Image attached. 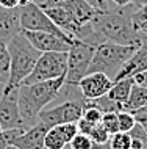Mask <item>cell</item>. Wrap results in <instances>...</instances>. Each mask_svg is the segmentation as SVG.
<instances>
[{"label": "cell", "mask_w": 147, "mask_h": 149, "mask_svg": "<svg viewBox=\"0 0 147 149\" xmlns=\"http://www.w3.org/2000/svg\"><path fill=\"white\" fill-rule=\"evenodd\" d=\"M64 79L58 77L55 80L31 83V85H19V115L22 119L23 130L30 129L39 121V113L61 94L64 86Z\"/></svg>", "instance_id": "cell-1"}, {"label": "cell", "mask_w": 147, "mask_h": 149, "mask_svg": "<svg viewBox=\"0 0 147 149\" xmlns=\"http://www.w3.org/2000/svg\"><path fill=\"white\" fill-rule=\"evenodd\" d=\"M138 3H132L127 6H121V10L108 11L99 14L92 21V27L105 41L124 44V46H141V36L135 31L132 24V14Z\"/></svg>", "instance_id": "cell-2"}, {"label": "cell", "mask_w": 147, "mask_h": 149, "mask_svg": "<svg viewBox=\"0 0 147 149\" xmlns=\"http://www.w3.org/2000/svg\"><path fill=\"white\" fill-rule=\"evenodd\" d=\"M6 47L8 54H10V79H8L6 85L19 86L27 75L33 71L42 52H39L36 47L31 46L22 31L13 36L10 42L6 44Z\"/></svg>", "instance_id": "cell-3"}, {"label": "cell", "mask_w": 147, "mask_h": 149, "mask_svg": "<svg viewBox=\"0 0 147 149\" xmlns=\"http://www.w3.org/2000/svg\"><path fill=\"white\" fill-rule=\"evenodd\" d=\"M138 47L135 46H124V44H116L110 41H103L99 46H96L92 61L88 69V74L91 72H103L110 79L117 75V72L122 69V66L133 57Z\"/></svg>", "instance_id": "cell-4"}, {"label": "cell", "mask_w": 147, "mask_h": 149, "mask_svg": "<svg viewBox=\"0 0 147 149\" xmlns=\"http://www.w3.org/2000/svg\"><path fill=\"white\" fill-rule=\"evenodd\" d=\"M67 68V52H42L38 58L33 71L25 77L21 85H31V83L55 80L66 75Z\"/></svg>", "instance_id": "cell-5"}, {"label": "cell", "mask_w": 147, "mask_h": 149, "mask_svg": "<svg viewBox=\"0 0 147 149\" xmlns=\"http://www.w3.org/2000/svg\"><path fill=\"white\" fill-rule=\"evenodd\" d=\"M94 52H96V46L80 41V39H74L72 46H70L69 52H67V68H66L64 85L77 86V83L88 74Z\"/></svg>", "instance_id": "cell-6"}, {"label": "cell", "mask_w": 147, "mask_h": 149, "mask_svg": "<svg viewBox=\"0 0 147 149\" xmlns=\"http://www.w3.org/2000/svg\"><path fill=\"white\" fill-rule=\"evenodd\" d=\"M21 8V29L22 30H28V31H46V33L57 35L64 41L72 42L74 38H70L67 33H64L58 25H55L52 22V19L44 13L41 6L38 3L31 2L25 6H19Z\"/></svg>", "instance_id": "cell-7"}, {"label": "cell", "mask_w": 147, "mask_h": 149, "mask_svg": "<svg viewBox=\"0 0 147 149\" xmlns=\"http://www.w3.org/2000/svg\"><path fill=\"white\" fill-rule=\"evenodd\" d=\"M86 100V99H85ZM85 100L83 99H67L63 104L42 110L39 113V123L46 124L47 127H55L59 124H69V123H77L81 118L83 110H85Z\"/></svg>", "instance_id": "cell-8"}, {"label": "cell", "mask_w": 147, "mask_h": 149, "mask_svg": "<svg viewBox=\"0 0 147 149\" xmlns=\"http://www.w3.org/2000/svg\"><path fill=\"white\" fill-rule=\"evenodd\" d=\"M19 86L5 85L0 97V129H22V119L19 115Z\"/></svg>", "instance_id": "cell-9"}, {"label": "cell", "mask_w": 147, "mask_h": 149, "mask_svg": "<svg viewBox=\"0 0 147 149\" xmlns=\"http://www.w3.org/2000/svg\"><path fill=\"white\" fill-rule=\"evenodd\" d=\"M113 83V79H110L103 72H91V74H86L77 83V88L86 100H92L102 97V96H106V93L111 90Z\"/></svg>", "instance_id": "cell-10"}, {"label": "cell", "mask_w": 147, "mask_h": 149, "mask_svg": "<svg viewBox=\"0 0 147 149\" xmlns=\"http://www.w3.org/2000/svg\"><path fill=\"white\" fill-rule=\"evenodd\" d=\"M22 33L27 36V39L33 47H36L39 52H69L72 42L64 41L57 35L46 33V31H28L22 30Z\"/></svg>", "instance_id": "cell-11"}, {"label": "cell", "mask_w": 147, "mask_h": 149, "mask_svg": "<svg viewBox=\"0 0 147 149\" xmlns=\"http://www.w3.org/2000/svg\"><path fill=\"white\" fill-rule=\"evenodd\" d=\"M49 127L42 123H38L30 129L23 130L17 138L13 140V146L16 149H46L44 148V136Z\"/></svg>", "instance_id": "cell-12"}, {"label": "cell", "mask_w": 147, "mask_h": 149, "mask_svg": "<svg viewBox=\"0 0 147 149\" xmlns=\"http://www.w3.org/2000/svg\"><path fill=\"white\" fill-rule=\"evenodd\" d=\"M21 8L0 6V42L8 44L10 39L21 33Z\"/></svg>", "instance_id": "cell-13"}, {"label": "cell", "mask_w": 147, "mask_h": 149, "mask_svg": "<svg viewBox=\"0 0 147 149\" xmlns=\"http://www.w3.org/2000/svg\"><path fill=\"white\" fill-rule=\"evenodd\" d=\"M59 3L69 11L70 16L74 17V21L81 27L91 24L99 14H100L97 10H94L89 3H86L85 0H66V2H59Z\"/></svg>", "instance_id": "cell-14"}, {"label": "cell", "mask_w": 147, "mask_h": 149, "mask_svg": "<svg viewBox=\"0 0 147 149\" xmlns=\"http://www.w3.org/2000/svg\"><path fill=\"white\" fill-rule=\"evenodd\" d=\"M146 107H147V86L133 83L132 90H130V96L127 99V102L124 104L122 110L136 113V111H139Z\"/></svg>", "instance_id": "cell-15"}, {"label": "cell", "mask_w": 147, "mask_h": 149, "mask_svg": "<svg viewBox=\"0 0 147 149\" xmlns=\"http://www.w3.org/2000/svg\"><path fill=\"white\" fill-rule=\"evenodd\" d=\"M133 77H128V79H122V80H117V82L113 83L111 90L106 93V97L111 99L113 102L119 104V105L124 107V104L127 102L130 96V90L133 86Z\"/></svg>", "instance_id": "cell-16"}, {"label": "cell", "mask_w": 147, "mask_h": 149, "mask_svg": "<svg viewBox=\"0 0 147 149\" xmlns=\"http://www.w3.org/2000/svg\"><path fill=\"white\" fill-rule=\"evenodd\" d=\"M67 146V141L64 140V136L59 134L58 127H50L46 132L44 136V148L46 149H64Z\"/></svg>", "instance_id": "cell-17"}, {"label": "cell", "mask_w": 147, "mask_h": 149, "mask_svg": "<svg viewBox=\"0 0 147 149\" xmlns=\"http://www.w3.org/2000/svg\"><path fill=\"white\" fill-rule=\"evenodd\" d=\"M10 79V54L5 42H0V85H6Z\"/></svg>", "instance_id": "cell-18"}, {"label": "cell", "mask_w": 147, "mask_h": 149, "mask_svg": "<svg viewBox=\"0 0 147 149\" xmlns=\"http://www.w3.org/2000/svg\"><path fill=\"white\" fill-rule=\"evenodd\" d=\"M128 134L132 138V149H147V132L138 123Z\"/></svg>", "instance_id": "cell-19"}, {"label": "cell", "mask_w": 147, "mask_h": 149, "mask_svg": "<svg viewBox=\"0 0 147 149\" xmlns=\"http://www.w3.org/2000/svg\"><path fill=\"white\" fill-rule=\"evenodd\" d=\"M108 144L111 149H132V138L128 132H116L110 135Z\"/></svg>", "instance_id": "cell-20"}, {"label": "cell", "mask_w": 147, "mask_h": 149, "mask_svg": "<svg viewBox=\"0 0 147 149\" xmlns=\"http://www.w3.org/2000/svg\"><path fill=\"white\" fill-rule=\"evenodd\" d=\"M117 119H119V132H130L136 124L135 113L127 110H119L117 111Z\"/></svg>", "instance_id": "cell-21"}, {"label": "cell", "mask_w": 147, "mask_h": 149, "mask_svg": "<svg viewBox=\"0 0 147 149\" xmlns=\"http://www.w3.org/2000/svg\"><path fill=\"white\" fill-rule=\"evenodd\" d=\"M100 124L106 129V130H108V134H110V135H113V134H116V132H119V119H117V113H114V111H111V113H103Z\"/></svg>", "instance_id": "cell-22"}, {"label": "cell", "mask_w": 147, "mask_h": 149, "mask_svg": "<svg viewBox=\"0 0 147 149\" xmlns=\"http://www.w3.org/2000/svg\"><path fill=\"white\" fill-rule=\"evenodd\" d=\"M89 138L92 140L94 144H103V143H108L110 134L102 124H97V126H94L92 130L89 132Z\"/></svg>", "instance_id": "cell-23"}, {"label": "cell", "mask_w": 147, "mask_h": 149, "mask_svg": "<svg viewBox=\"0 0 147 149\" xmlns=\"http://www.w3.org/2000/svg\"><path fill=\"white\" fill-rule=\"evenodd\" d=\"M69 144H70V149H94V143L89 138V135L81 134V132H78Z\"/></svg>", "instance_id": "cell-24"}, {"label": "cell", "mask_w": 147, "mask_h": 149, "mask_svg": "<svg viewBox=\"0 0 147 149\" xmlns=\"http://www.w3.org/2000/svg\"><path fill=\"white\" fill-rule=\"evenodd\" d=\"M102 116H103V111L99 110L97 107H92V105H85V110H83V115L81 118L85 121H88L91 124H100L102 121Z\"/></svg>", "instance_id": "cell-25"}, {"label": "cell", "mask_w": 147, "mask_h": 149, "mask_svg": "<svg viewBox=\"0 0 147 149\" xmlns=\"http://www.w3.org/2000/svg\"><path fill=\"white\" fill-rule=\"evenodd\" d=\"M22 129H8V130H2L0 132V149L6 148L8 144L13 143L14 138H17L22 134Z\"/></svg>", "instance_id": "cell-26"}, {"label": "cell", "mask_w": 147, "mask_h": 149, "mask_svg": "<svg viewBox=\"0 0 147 149\" xmlns=\"http://www.w3.org/2000/svg\"><path fill=\"white\" fill-rule=\"evenodd\" d=\"M58 130L59 134H61L63 136H64V140L67 141V144H69L70 141H72V138L75 135L78 134V127H77V123H69V124H59Z\"/></svg>", "instance_id": "cell-27"}, {"label": "cell", "mask_w": 147, "mask_h": 149, "mask_svg": "<svg viewBox=\"0 0 147 149\" xmlns=\"http://www.w3.org/2000/svg\"><path fill=\"white\" fill-rule=\"evenodd\" d=\"M86 3H89L91 6L94 8V10H97L100 14L103 13H108L110 8H108V3H106V0H85Z\"/></svg>", "instance_id": "cell-28"}, {"label": "cell", "mask_w": 147, "mask_h": 149, "mask_svg": "<svg viewBox=\"0 0 147 149\" xmlns=\"http://www.w3.org/2000/svg\"><path fill=\"white\" fill-rule=\"evenodd\" d=\"M135 118H136V123L147 132V111H136Z\"/></svg>", "instance_id": "cell-29"}, {"label": "cell", "mask_w": 147, "mask_h": 149, "mask_svg": "<svg viewBox=\"0 0 147 149\" xmlns=\"http://www.w3.org/2000/svg\"><path fill=\"white\" fill-rule=\"evenodd\" d=\"M133 82L136 83V85L147 86V71H142V72L135 74V75H133Z\"/></svg>", "instance_id": "cell-30"}, {"label": "cell", "mask_w": 147, "mask_h": 149, "mask_svg": "<svg viewBox=\"0 0 147 149\" xmlns=\"http://www.w3.org/2000/svg\"><path fill=\"white\" fill-rule=\"evenodd\" d=\"M21 5V0H0V6L3 8H19Z\"/></svg>", "instance_id": "cell-31"}, {"label": "cell", "mask_w": 147, "mask_h": 149, "mask_svg": "<svg viewBox=\"0 0 147 149\" xmlns=\"http://www.w3.org/2000/svg\"><path fill=\"white\" fill-rule=\"evenodd\" d=\"M114 3H116L117 6H127V5H132V3H138V5H141L138 0H113Z\"/></svg>", "instance_id": "cell-32"}, {"label": "cell", "mask_w": 147, "mask_h": 149, "mask_svg": "<svg viewBox=\"0 0 147 149\" xmlns=\"http://www.w3.org/2000/svg\"><path fill=\"white\" fill-rule=\"evenodd\" d=\"M94 149H111L108 143H103V144H94Z\"/></svg>", "instance_id": "cell-33"}, {"label": "cell", "mask_w": 147, "mask_h": 149, "mask_svg": "<svg viewBox=\"0 0 147 149\" xmlns=\"http://www.w3.org/2000/svg\"><path fill=\"white\" fill-rule=\"evenodd\" d=\"M33 0H21V5L19 6H25V5H28V3H31Z\"/></svg>", "instance_id": "cell-34"}, {"label": "cell", "mask_w": 147, "mask_h": 149, "mask_svg": "<svg viewBox=\"0 0 147 149\" xmlns=\"http://www.w3.org/2000/svg\"><path fill=\"white\" fill-rule=\"evenodd\" d=\"M3 149H16V148L13 146V144H8V146H6V148H3Z\"/></svg>", "instance_id": "cell-35"}, {"label": "cell", "mask_w": 147, "mask_h": 149, "mask_svg": "<svg viewBox=\"0 0 147 149\" xmlns=\"http://www.w3.org/2000/svg\"><path fill=\"white\" fill-rule=\"evenodd\" d=\"M139 111H147V107H146V108H142V110H139Z\"/></svg>", "instance_id": "cell-36"}, {"label": "cell", "mask_w": 147, "mask_h": 149, "mask_svg": "<svg viewBox=\"0 0 147 149\" xmlns=\"http://www.w3.org/2000/svg\"><path fill=\"white\" fill-rule=\"evenodd\" d=\"M59 2H66V0H59Z\"/></svg>", "instance_id": "cell-37"}]
</instances>
